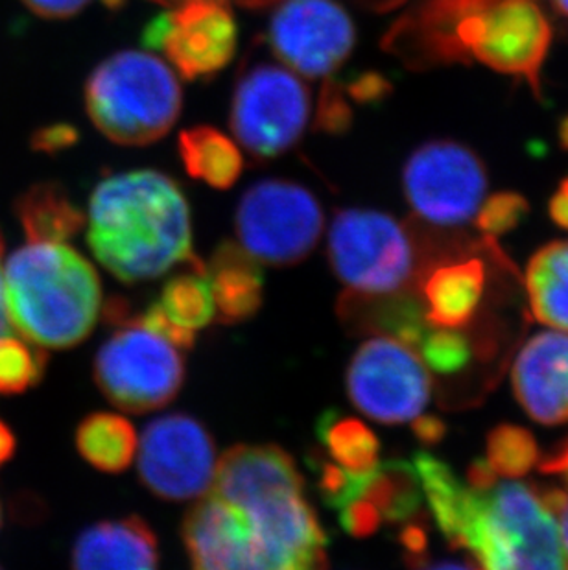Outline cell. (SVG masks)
Returning <instances> with one entry per match:
<instances>
[{
    "instance_id": "6da1fadb",
    "label": "cell",
    "mask_w": 568,
    "mask_h": 570,
    "mask_svg": "<svg viewBox=\"0 0 568 570\" xmlns=\"http://www.w3.org/2000/svg\"><path fill=\"white\" fill-rule=\"evenodd\" d=\"M305 476L277 445H235L183 519L193 570H329V535Z\"/></svg>"
},
{
    "instance_id": "7a4b0ae2",
    "label": "cell",
    "mask_w": 568,
    "mask_h": 570,
    "mask_svg": "<svg viewBox=\"0 0 568 570\" xmlns=\"http://www.w3.org/2000/svg\"><path fill=\"white\" fill-rule=\"evenodd\" d=\"M423 497L454 550H467L478 570H565L558 519L541 491L522 482L472 488L430 452L413 454Z\"/></svg>"
},
{
    "instance_id": "3957f363",
    "label": "cell",
    "mask_w": 568,
    "mask_h": 570,
    "mask_svg": "<svg viewBox=\"0 0 568 570\" xmlns=\"http://www.w3.org/2000/svg\"><path fill=\"white\" fill-rule=\"evenodd\" d=\"M395 38L412 67L472 58L539 97L552 27L539 0H427L395 24Z\"/></svg>"
},
{
    "instance_id": "277c9868",
    "label": "cell",
    "mask_w": 568,
    "mask_h": 570,
    "mask_svg": "<svg viewBox=\"0 0 568 570\" xmlns=\"http://www.w3.org/2000/svg\"><path fill=\"white\" fill-rule=\"evenodd\" d=\"M87 243L98 263L126 285L199 261L185 194L170 176L148 168L111 174L95 187Z\"/></svg>"
},
{
    "instance_id": "5b68a950",
    "label": "cell",
    "mask_w": 568,
    "mask_h": 570,
    "mask_svg": "<svg viewBox=\"0 0 568 570\" xmlns=\"http://www.w3.org/2000/svg\"><path fill=\"white\" fill-rule=\"evenodd\" d=\"M6 313L17 333L43 350H70L97 325V269L67 243H28L6 263Z\"/></svg>"
},
{
    "instance_id": "8992f818",
    "label": "cell",
    "mask_w": 568,
    "mask_h": 570,
    "mask_svg": "<svg viewBox=\"0 0 568 570\" xmlns=\"http://www.w3.org/2000/svg\"><path fill=\"white\" fill-rule=\"evenodd\" d=\"M182 104L176 70L150 52H117L87 80L89 119L117 145L146 146L161 139L176 125Z\"/></svg>"
},
{
    "instance_id": "52a82bcc",
    "label": "cell",
    "mask_w": 568,
    "mask_h": 570,
    "mask_svg": "<svg viewBox=\"0 0 568 570\" xmlns=\"http://www.w3.org/2000/svg\"><path fill=\"white\" fill-rule=\"evenodd\" d=\"M106 322L117 327L97 356L92 375L109 403L128 414L165 409L185 384V356L176 345L129 314L128 303L114 297L104 308Z\"/></svg>"
},
{
    "instance_id": "ba28073f",
    "label": "cell",
    "mask_w": 568,
    "mask_h": 570,
    "mask_svg": "<svg viewBox=\"0 0 568 570\" xmlns=\"http://www.w3.org/2000/svg\"><path fill=\"white\" fill-rule=\"evenodd\" d=\"M327 255L334 275L359 294H407L421 272L418 238L381 210H336Z\"/></svg>"
},
{
    "instance_id": "9c48e42d",
    "label": "cell",
    "mask_w": 568,
    "mask_h": 570,
    "mask_svg": "<svg viewBox=\"0 0 568 570\" xmlns=\"http://www.w3.org/2000/svg\"><path fill=\"white\" fill-rule=\"evenodd\" d=\"M311 117V89L288 67L258 61L236 78L231 131L236 145L255 161H270L294 148Z\"/></svg>"
},
{
    "instance_id": "30bf717a",
    "label": "cell",
    "mask_w": 568,
    "mask_h": 570,
    "mask_svg": "<svg viewBox=\"0 0 568 570\" xmlns=\"http://www.w3.org/2000/svg\"><path fill=\"white\" fill-rule=\"evenodd\" d=\"M325 216L311 190L288 179H263L244 193L236 209L238 244L257 263L294 266L314 252Z\"/></svg>"
},
{
    "instance_id": "8fae6325",
    "label": "cell",
    "mask_w": 568,
    "mask_h": 570,
    "mask_svg": "<svg viewBox=\"0 0 568 570\" xmlns=\"http://www.w3.org/2000/svg\"><path fill=\"white\" fill-rule=\"evenodd\" d=\"M402 187L418 218L430 226L460 227L477 216L488 190V174L471 148L432 140L408 159Z\"/></svg>"
},
{
    "instance_id": "7c38bea8",
    "label": "cell",
    "mask_w": 568,
    "mask_h": 570,
    "mask_svg": "<svg viewBox=\"0 0 568 570\" xmlns=\"http://www.w3.org/2000/svg\"><path fill=\"white\" fill-rule=\"evenodd\" d=\"M345 390L365 417L382 425H401L423 414L432 382L412 347L381 336L360 345L349 361Z\"/></svg>"
},
{
    "instance_id": "4fadbf2b",
    "label": "cell",
    "mask_w": 568,
    "mask_h": 570,
    "mask_svg": "<svg viewBox=\"0 0 568 570\" xmlns=\"http://www.w3.org/2000/svg\"><path fill=\"white\" fill-rule=\"evenodd\" d=\"M139 479L161 501H196L215 482V438L193 415H159L139 440Z\"/></svg>"
},
{
    "instance_id": "5bb4252c",
    "label": "cell",
    "mask_w": 568,
    "mask_h": 570,
    "mask_svg": "<svg viewBox=\"0 0 568 570\" xmlns=\"http://www.w3.org/2000/svg\"><path fill=\"white\" fill-rule=\"evenodd\" d=\"M167 6L146 27L145 45L159 50L185 80L213 78L235 58L238 28L222 0H159Z\"/></svg>"
},
{
    "instance_id": "9a60e30c",
    "label": "cell",
    "mask_w": 568,
    "mask_h": 570,
    "mask_svg": "<svg viewBox=\"0 0 568 570\" xmlns=\"http://www.w3.org/2000/svg\"><path fill=\"white\" fill-rule=\"evenodd\" d=\"M268 45L301 78H331L356 43L353 19L334 0H277Z\"/></svg>"
},
{
    "instance_id": "2e32d148",
    "label": "cell",
    "mask_w": 568,
    "mask_h": 570,
    "mask_svg": "<svg viewBox=\"0 0 568 570\" xmlns=\"http://www.w3.org/2000/svg\"><path fill=\"white\" fill-rule=\"evenodd\" d=\"M515 397L541 425L568 420V334L539 333L526 342L515 361Z\"/></svg>"
},
{
    "instance_id": "e0dca14e",
    "label": "cell",
    "mask_w": 568,
    "mask_h": 570,
    "mask_svg": "<svg viewBox=\"0 0 568 570\" xmlns=\"http://www.w3.org/2000/svg\"><path fill=\"white\" fill-rule=\"evenodd\" d=\"M70 569L159 570L157 535L139 515L97 522L76 539Z\"/></svg>"
},
{
    "instance_id": "ac0fdd59",
    "label": "cell",
    "mask_w": 568,
    "mask_h": 570,
    "mask_svg": "<svg viewBox=\"0 0 568 570\" xmlns=\"http://www.w3.org/2000/svg\"><path fill=\"white\" fill-rule=\"evenodd\" d=\"M340 322L349 333L379 334L418 350L432 325L424 317L423 303L407 294H359L343 292L339 299Z\"/></svg>"
},
{
    "instance_id": "d6986e66",
    "label": "cell",
    "mask_w": 568,
    "mask_h": 570,
    "mask_svg": "<svg viewBox=\"0 0 568 570\" xmlns=\"http://www.w3.org/2000/svg\"><path fill=\"white\" fill-rule=\"evenodd\" d=\"M205 268L215 297L216 322L235 325L252 320L261 311L263 269L241 244L224 240Z\"/></svg>"
},
{
    "instance_id": "ffe728a7",
    "label": "cell",
    "mask_w": 568,
    "mask_h": 570,
    "mask_svg": "<svg viewBox=\"0 0 568 570\" xmlns=\"http://www.w3.org/2000/svg\"><path fill=\"white\" fill-rule=\"evenodd\" d=\"M486 292V266L478 258L443 264L423 281L424 317L432 327L460 328L472 322Z\"/></svg>"
},
{
    "instance_id": "44dd1931",
    "label": "cell",
    "mask_w": 568,
    "mask_h": 570,
    "mask_svg": "<svg viewBox=\"0 0 568 570\" xmlns=\"http://www.w3.org/2000/svg\"><path fill=\"white\" fill-rule=\"evenodd\" d=\"M525 283L537 322L568 333V240L539 249L528 263Z\"/></svg>"
},
{
    "instance_id": "7402d4cb",
    "label": "cell",
    "mask_w": 568,
    "mask_h": 570,
    "mask_svg": "<svg viewBox=\"0 0 568 570\" xmlns=\"http://www.w3.org/2000/svg\"><path fill=\"white\" fill-rule=\"evenodd\" d=\"M179 156L188 176L213 189H229L241 178L244 156L241 146L221 129L196 126L179 134Z\"/></svg>"
},
{
    "instance_id": "603a6c76",
    "label": "cell",
    "mask_w": 568,
    "mask_h": 570,
    "mask_svg": "<svg viewBox=\"0 0 568 570\" xmlns=\"http://www.w3.org/2000/svg\"><path fill=\"white\" fill-rule=\"evenodd\" d=\"M76 449L91 468L118 474L131 468L139 438L135 426L123 415L97 412L87 415L76 429Z\"/></svg>"
},
{
    "instance_id": "cb8c5ba5",
    "label": "cell",
    "mask_w": 568,
    "mask_h": 570,
    "mask_svg": "<svg viewBox=\"0 0 568 570\" xmlns=\"http://www.w3.org/2000/svg\"><path fill=\"white\" fill-rule=\"evenodd\" d=\"M17 216L28 243H67L86 224V216L56 184L36 185L22 194L17 202Z\"/></svg>"
},
{
    "instance_id": "d4e9b609",
    "label": "cell",
    "mask_w": 568,
    "mask_h": 570,
    "mask_svg": "<svg viewBox=\"0 0 568 570\" xmlns=\"http://www.w3.org/2000/svg\"><path fill=\"white\" fill-rule=\"evenodd\" d=\"M381 515L382 522L404 524L421 515L423 490L412 463L404 460L379 462L365 482L362 495Z\"/></svg>"
},
{
    "instance_id": "484cf974",
    "label": "cell",
    "mask_w": 568,
    "mask_h": 570,
    "mask_svg": "<svg viewBox=\"0 0 568 570\" xmlns=\"http://www.w3.org/2000/svg\"><path fill=\"white\" fill-rule=\"evenodd\" d=\"M322 451L336 465L353 474H368L379 465L381 443L362 421L329 409L316 421Z\"/></svg>"
},
{
    "instance_id": "4316f807",
    "label": "cell",
    "mask_w": 568,
    "mask_h": 570,
    "mask_svg": "<svg viewBox=\"0 0 568 570\" xmlns=\"http://www.w3.org/2000/svg\"><path fill=\"white\" fill-rule=\"evenodd\" d=\"M157 305L168 322L188 334H196L215 322V297L204 261L199 258L188 264L187 272L170 277Z\"/></svg>"
},
{
    "instance_id": "83f0119b",
    "label": "cell",
    "mask_w": 568,
    "mask_h": 570,
    "mask_svg": "<svg viewBox=\"0 0 568 570\" xmlns=\"http://www.w3.org/2000/svg\"><path fill=\"white\" fill-rule=\"evenodd\" d=\"M49 356L43 347L13 336L0 338V393L17 395L43 379Z\"/></svg>"
},
{
    "instance_id": "f1b7e54d",
    "label": "cell",
    "mask_w": 568,
    "mask_h": 570,
    "mask_svg": "<svg viewBox=\"0 0 568 570\" xmlns=\"http://www.w3.org/2000/svg\"><path fill=\"white\" fill-rule=\"evenodd\" d=\"M539 460V446L530 432L517 425H500L488 438V463L497 476L519 479Z\"/></svg>"
},
{
    "instance_id": "f546056e",
    "label": "cell",
    "mask_w": 568,
    "mask_h": 570,
    "mask_svg": "<svg viewBox=\"0 0 568 570\" xmlns=\"http://www.w3.org/2000/svg\"><path fill=\"white\" fill-rule=\"evenodd\" d=\"M418 350L424 366L440 375L460 373L472 358L471 342L458 328L430 327Z\"/></svg>"
},
{
    "instance_id": "4dcf8cb0",
    "label": "cell",
    "mask_w": 568,
    "mask_h": 570,
    "mask_svg": "<svg viewBox=\"0 0 568 570\" xmlns=\"http://www.w3.org/2000/svg\"><path fill=\"white\" fill-rule=\"evenodd\" d=\"M306 465L316 474V490L322 501L333 510H340L359 499L370 476V473H349L336 463L329 462L327 454L322 449H314L306 454Z\"/></svg>"
},
{
    "instance_id": "1f68e13d",
    "label": "cell",
    "mask_w": 568,
    "mask_h": 570,
    "mask_svg": "<svg viewBox=\"0 0 568 570\" xmlns=\"http://www.w3.org/2000/svg\"><path fill=\"white\" fill-rule=\"evenodd\" d=\"M528 215V202L517 193L493 194L480 205L477 227L488 237H499L513 232Z\"/></svg>"
},
{
    "instance_id": "d6a6232c",
    "label": "cell",
    "mask_w": 568,
    "mask_h": 570,
    "mask_svg": "<svg viewBox=\"0 0 568 570\" xmlns=\"http://www.w3.org/2000/svg\"><path fill=\"white\" fill-rule=\"evenodd\" d=\"M340 527L353 538H370L382 527L379 511L364 497H359L339 510Z\"/></svg>"
},
{
    "instance_id": "836d02e7",
    "label": "cell",
    "mask_w": 568,
    "mask_h": 570,
    "mask_svg": "<svg viewBox=\"0 0 568 570\" xmlns=\"http://www.w3.org/2000/svg\"><path fill=\"white\" fill-rule=\"evenodd\" d=\"M351 122V109L342 98V92L329 83L322 92V100L317 106V126L325 131H342Z\"/></svg>"
},
{
    "instance_id": "e575fe53",
    "label": "cell",
    "mask_w": 568,
    "mask_h": 570,
    "mask_svg": "<svg viewBox=\"0 0 568 570\" xmlns=\"http://www.w3.org/2000/svg\"><path fill=\"white\" fill-rule=\"evenodd\" d=\"M91 0H22L28 10L47 19H67L80 13Z\"/></svg>"
},
{
    "instance_id": "d590c367",
    "label": "cell",
    "mask_w": 568,
    "mask_h": 570,
    "mask_svg": "<svg viewBox=\"0 0 568 570\" xmlns=\"http://www.w3.org/2000/svg\"><path fill=\"white\" fill-rule=\"evenodd\" d=\"M76 131L70 126H50L36 134L33 148L43 151L61 150L65 146L75 145Z\"/></svg>"
},
{
    "instance_id": "8d00e7d4",
    "label": "cell",
    "mask_w": 568,
    "mask_h": 570,
    "mask_svg": "<svg viewBox=\"0 0 568 570\" xmlns=\"http://www.w3.org/2000/svg\"><path fill=\"white\" fill-rule=\"evenodd\" d=\"M542 501L548 510L552 511L556 519L561 522V532H564V554L565 570H568V493L561 490L541 491Z\"/></svg>"
},
{
    "instance_id": "74e56055",
    "label": "cell",
    "mask_w": 568,
    "mask_h": 570,
    "mask_svg": "<svg viewBox=\"0 0 568 570\" xmlns=\"http://www.w3.org/2000/svg\"><path fill=\"white\" fill-rule=\"evenodd\" d=\"M413 434L423 443H438L445 438L447 426L434 415H419L412 423Z\"/></svg>"
},
{
    "instance_id": "f35d334b",
    "label": "cell",
    "mask_w": 568,
    "mask_h": 570,
    "mask_svg": "<svg viewBox=\"0 0 568 570\" xmlns=\"http://www.w3.org/2000/svg\"><path fill=\"white\" fill-rule=\"evenodd\" d=\"M386 81L375 75L362 76L359 81L351 86V92L359 100H375L386 92Z\"/></svg>"
},
{
    "instance_id": "ab89813d",
    "label": "cell",
    "mask_w": 568,
    "mask_h": 570,
    "mask_svg": "<svg viewBox=\"0 0 568 570\" xmlns=\"http://www.w3.org/2000/svg\"><path fill=\"white\" fill-rule=\"evenodd\" d=\"M548 213L561 229L568 232V178L561 181L558 193L554 194L550 204H548Z\"/></svg>"
},
{
    "instance_id": "60d3db41",
    "label": "cell",
    "mask_w": 568,
    "mask_h": 570,
    "mask_svg": "<svg viewBox=\"0 0 568 570\" xmlns=\"http://www.w3.org/2000/svg\"><path fill=\"white\" fill-rule=\"evenodd\" d=\"M541 473H561L568 469V436L565 438V442L561 445L556 446L554 451L548 452L547 456L542 458L539 463Z\"/></svg>"
},
{
    "instance_id": "b9f144b4",
    "label": "cell",
    "mask_w": 568,
    "mask_h": 570,
    "mask_svg": "<svg viewBox=\"0 0 568 570\" xmlns=\"http://www.w3.org/2000/svg\"><path fill=\"white\" fill-rule=\"evenodd\" d=\"M2 255H4V240H2V235H0V338H2V336H8V334L11 333L10 320H8V313H6Z\"/></svg>"
},
{
    "instance_id": "7bdbcfd3",
    "label": "cell",
    "mask_w": 568,
    "mask_h": 570,
    "mask_svg": "<svg viewBox=\"0 0 568 570\" xmlns=\"http://www.w3.org/2000/svg\"><path fill=\"white\" fill-rule=\"evenodd\" d=\"M16 446L17 442L13 432L0 421V465H4L16 454Z\"/></svg>"
},
{
    "instance_id": "ee69618b",
    "label": "cell",
    "mask_w": 568,
    "mask_h": 570,
    "mask_svg": "<svg viewBox=\"0 0 568 570\" xmlns=\"http://www.w3.org/2000/svg\"><path fill=\"white\" fill-rule=\"evenodd\" d=\"M415 570H478V567L471 566V563H456V561H440V563L430 566L427 561Z\"/></svg>"
},
{
    "instance_id": "f6af8a7d",
    "label": "cell",
    "mask_w": 568,
    "mask_h": 570,
    "mask_svg": "<svg viewBox=\"0 0 568 570\" xmlns=\"http://www.w3.org/2000/svg\"><path fill=\"white\" fill-rule=\"evenodd\" d=\"M222 2H227V4L242 6V8H253V10H261V8H266V6L275 4L277 0H222Z\"/></svg>"
},
{
    "instance_id": "bcb514c9",
    "label": "cell",
    "mask_w": 568,
    "mask_h": 570,
    "mask_svg": "<svg viewBox=\"0 0 568 570\" xmlns=\"http://www.w3.org/2000/svg\"><path fill=\"white\" fill-rule=\"evenodd\" d=\"M559 142L568 150V115L559 122Z\"/></svg>"
},
{
    "instance_id": "7dc6e473",
    "label": "cell",
    "mask_w": 568,
    "mask_h": 570,
    "mask_svg": "<svg viewBox=\"0 0 568 570\" xmlns=\"http://www.w3.org/2000/svg\"><path fill=\"white\" fill-rule=\"evenodd\" d=\"M554 6L558 8L559 13H564L565 17H568V0H552Z\"/></svg>"
},
{
    "instance_id": "c3c4849f",
    "label": "cell",
    "mask_w": 568,
    "mask_h": 570,
    "mask_svg": "<svg viewBox=\"0 0 568 570\" xmlns=\"http://www.w3.org/2000/svg\"><path fill=\"white\" fill-rule=\"evenodd\" d=\"M0 524H2V510H0Z\"/></svg>"
},
{
    "instance_id": "681fc988",
    "label": "cell",
    "mask_w": 568,
    "mask_h": 570,
    "mask_svg": "<svg viewBox=\"0 0 568 570\" xmlns=\"http://www.w3.org/2000/svg\"><path fill=\"white\" fill-rule=\"evenodd\" d=\"M0 570H2V569H0Z\"/></svg>"
}]
</instances>
